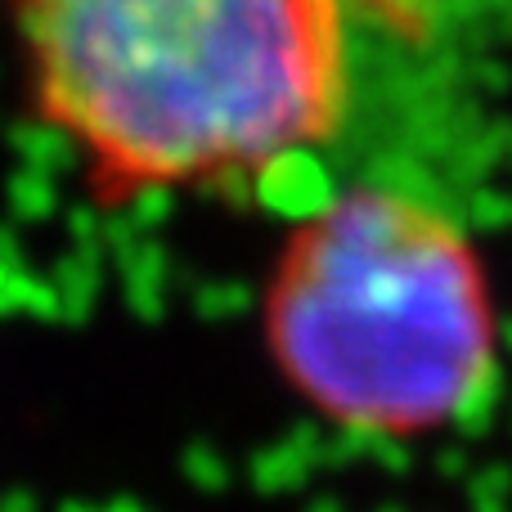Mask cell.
<instances>
[{
    "label": "cell",
    "mask_w": 512,
    "mask_h": 512,
    "mask_svg": "<svg viewBox=\"0 0 512 512\" xmlns=\"http://www.w3.org/2000/svg\"><path fill=\"white\" fill-rule=\"evenodd\" d=\"M32 117L108 207L234 189L337 140L342 0H0Z\"/></svg>",
    "instance_id": "6da1fadb"
},
{
    "label": "cell",
    "mask_w": 512,
    "mask_h": 512,
    "mask_svg": "<svg viewBox=\"0 0 512 512\" xmlns=\"http://www.w3.org/2000/svg\"><path fill=\"white\" fill-rule=\"evenodd\" d=\"M261 328L292 396L355 436L450 432L499 382V310L477 243L400 185H351L292 225Z\"/></svg>",
    "instance_id": "7a4b0ae2"
}]
</instances>
